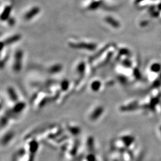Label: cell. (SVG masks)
<instances>
[{"mask_svg": "<svg viewBox=\"0 0 161 161\" xmlns=\"http://www.w3.org/2000/svg\"><path fill=\"white\" fill-rule=\"evenodd\" d=\"M84 69H85V64L82 63L80 64H79V66L77 68V71H78L79 73H83L84 72Z\"/></svg>", "mask_w": 161, "mask_h": 161, "instance_id": "8fae6325", "label": "cell"}, {"mask_svg": "<svg viewBox=\"0 0 161 161\" xmlns=\"http://www.w3.org/2000/svg\"><path fill=\"white\" fill-rule=\"evenodd\" d=\"M158 131H159V134H160V135L161 136V125L158 128Z\"/></svg>", "mask_w": 161, "mask_h": 161, "instance_id": "4fadbf2b", "label": "cell"}, {"mask_svg": "<svg viewBox=\"0 0 161 161\" xmlns=\"http://www.w3.org/2000/svg\"><path fill=\"white\" fill-rule=\"evenodd\" d=\"M23 53L22 50H18L14 54V61L13 64V69L16 72H19L21 71L22 66V59Z\"/></svg>", "mask_w": 161, "mask_h": 161, "instance_id": "6da1fadb", "label": "cell"}, {"mask_svg": "<svg viewBox=\"0 0 161 161\" xmlns=\"http://www.w3.org/2000/svg\"><path fill=\"white\" fill-rule=\"evenodd\" d=\"M11 9L12 8L11 6H7L2 12L1 14L0 15V20H1L3 21L7 20L10 16Z\"/></svg>", "mask_w": 161, "mask_h": 161, "instance_id": "277c9868", "label": "cell"}, {"mask_svg": "<svg viewBox=\"0 0 161 161\" xmlns=\"http://www.w3.org/2000/svg\"><path fill=\"white\" fill-rule=\"evenodd\" d=\"M71 47L73 48H86V49H88V48H91V44H88L85 43H79V44H70Z\"/></svg>", "mask_w": 161, "mask_h": 161, "instance_id": "52a82bcc", "label": "cell"}, {"mask_svg": "<svg viewBox=\"0 0 161 161\" xmlns=\"http://www.w3.org/2000/svg\"><path fill=\"white\" fill-rule=\"evenodd\" d=\"M20 38H21V36L20 35L16 34V35H13L9 38H8L4 42L6 45H10V44H12L16 42H18V41H19L20 40Z\"/></svg>", "mask_w": 161, "mask_h": 161, "instance_id": "5b68a950", "label": "cell"}, {"mask_svg": "<svg viewBox=\"0 0 161 161\" xmlns=\"http://www.w3.org/2000/svg\"><path fill=\"white\" fill-rule=\"evenodd\" d=\"M7 91H8L10 97L11 99V100L13 101H17L18 100V95H17V94H16L15 90L13 88H11V87L8 88Z\"/></svg>", "mask_w": 161, "mask_h": 161, "instance_id": "8992f818", "label": "cell"}, {"mask_svg": "<svg viewBox=\"0 0 161 161\" xmlns=\"http://www.w3.org/2000/svg\"><path fill=\"white\" fill-rule=\"evenodd\" d=\"M69 83L68 80H67L66 79L63 80L61 83V90L63 91H66L68 90V88H69Z\"/></svg>", "mask_w": 161, "mask_h": 161, "instance_id": "30bf717a", "label": "cell"}, {"mask_svg": "<svg viewBox=\"0 0 161 161\" xmlns=\"http://www.w3.org/2000/svg\"><path fill=\"white\" fill-rule=\"evenodd\" d=\"M62 69V66L61 64H54L49 69V72L52 73H56L60 72Z\"/></svg>", "mask_w": 161, "mask_h": 161, "instance_id": "ba28073f", "label": "cell"}, {"mask_svg": "<svg viewBox=\"0 0 161 161\" xmlns=\"http://www.w3.org/2000/svg\"><path fill=\"white\" fill-rule=\"evenodd\" d=\"M25 105L24 103H18L17 105H16L14 107V111L15 112H21L25 107Z\"/></svg>", "mask_w": 161, "mask_h": 161, "instance_id": "9c48e42d", "label": "cell"}, {"mask_svg": "<svg viewBox=\"0 0 161 161\" xmlns=\"http://www.w3.org/2000/svg\"><path fill=\"white\" fill-rule=\"evenodd\" d=\"M0 35H1V33H0Z\"/></svg>", "mask_w": 161, "mask_h": 161, "instance_id": "5bb4252c", "label": "cell"}, {"mask_svg": "<svg viewBox=\"0 0 161 161\" xmlns=\"http://www.w3.org/2000/svg\"><path fill=\"white\" fill-rule=\"evenodd\" d=\"M40 12V8L38 7H34L32 8L30 10H29L24 16V18L26 20H31L33 19V18L35 17V16L38 14V13Z\"/></svg>", "mask_w": 161, "mask_h": 161, "instance_id": "7a4b0ae2", "label": "cell"}, {"mask_svg": "<svg viewBox=\"0 0 161 161\" xmlns=\"http://www.w3.org/2000/svg\"><path fill=\"white\" fill-rule=\"evenodd\" d=\"M5 43L4 42H3V41H0V52H1L3 50V48L5 46Z\"/></svg>", "mask_w": 161, "mask_h": 161, "instance_id": "7c38bea8", "label": "cell"}, {"mask_svg": "<svg viewBox=\"0 0 161 161\" xmlns=\"http://www.w3.org/2000/svg\"><path fill=\"white\" fill-rule=\"evenodd\" d=\"M103 113V108L102 107H97L95 108V110L93 112L90 116V119L91 121H95L96 120H98L99 118L102 116Z\"/></svg>", "mask_w": 161, "mask_h": 161, "instance_id": "3957f363", "label": "cell"}]
</instances>
